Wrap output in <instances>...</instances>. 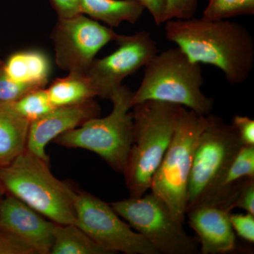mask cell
Segmentation results:
<instances>
[{"label": "cell", "mask_w": 254, "mask_h": 254, "mask_svg": "<svg viewBox=\"0 0 254 254\" xmlns=\"http://www.w3.org/2000/svg\"><path fill=\"white\" fill-rule=\"evenodd\" d=\"M164 29L165 38L192 62L218 68L230 84H242L252 75L254 38L241 23L193 17L170 20Z\"/></svg>", "instance_id": "obj_1"}, {"label": "cell", "mask_w": 254, "mask_h": 254, "mask_svg": "<svg viewBox=\"0 0 254 254\" xmlns=\"http://www.w3.org/2000/svg\"><path fill=\"white\" fill-rule=\"evenodd\" d=\"M182 108L154 100L132 107L133 143L123 173L130 196H141L150 190L173 138Z\"/></svg>", "instance_id": "obj_2"}, {"label": "cell", "mask_w": 254, "mask_h": 254, "mask_svg": "<svg viewBox=\"0 0 254 254\" xmlns=\"http://www.w3.org/2000/svg\"><path fill=\"white\" fill-rule=\"evenodd\" d=\"M203 73L178 47L158 53L144 66L141 84L133 92L131 106L149 100L185 107L199 115L211 114L213 98L202 91Z\"/></svg>", "instance_id": "obj_3"}, {"label": "cell", "mask_w": 254, "mask_h": 254, "mask_svg": "<svg viewBox=\"0 0 254 254\" xmlns=\"http://www.w3.org/2000/svg\"><path fill=\"white\" fill-rule=\"evenodd\" d=\"M0 184L13 195L56 224H76L75 189L50 171L49 163L25 149L0 167Z\"/></svg>", "instance_id": "obj_4"}, {"label": "cell", "mask_w": 254, "mask_h": 254, "mask_svg": "<svg viewBox=\"0 0 254 254\" xmlns=\"http://www.w3.org/2000/svg\"><path fill=\"white\" fill-rule=\"evenodd\" d=\"M132 93L128 87L122 85L110 98L113 107L108 116L89 119L53 141L65 148L93 152L115 171L123 174L133 143Z\"/></svg>", "instance_id": "obj_5"}, {"label": "cell", "mask_w": 254, "mask_h": 254, "mask_svg": "<svg viewBox=\"0 0 254 254\" xmlns=\"http://www.w3.org/2000/svg\"><path fill=\"white\" fill-rule=\"evenodd\" d=\"M208 121V115L182 107L172 141L150 185L152 193L163 200L181 225L186 218L187 187L195 146Z\"/></svg>", "instance_id": "obj_6"}, {"label": "cell", "mask_w": 254, "mask_h": 254, "mask_svg": "<svg viewBox=\"0 0 254 254\" xmlns=\"http://www.w3.org/2000/svg\"><path fill=\"white\" fill-rule=\"evenodd\" d=\"M208 125L195 146L189 178L186 214L190 209L210 205L242 145L232 125L210 114Z\"/></svg>", "instance_id": "obj_7"}, {"label": "cell", "mask_w": 254, "mask_h": 254, "mask_svg": "<svg viewBox=\"0 0 254 254\" xmlns=\"http://www.w3.org/2000/svg\"><path fill=\"white\" fill-rule=\"evenodd\" d=\"M117 213L158 254H195L198 242L174 218L165 203L150 192L110 203Z\"/></svg>", "instance_id": "obj_8"}, {"label": "cell", "mask_w": 254, "mask_h": 254, "mask_svg": "<svg viewBox=\"0 0 254 254\" xmlns=\"http://www.w3.org/2000/svg\"><path fill=\"white\" fill-rule=\"evenodd\" d=\"M74 208L76 225L108 254H158L111 205L98 197L75 190Z\"/></svg>", "instance_id": "obj_9"}, {"label": "cell", "mask_w": 254, "mask_h": 254, "mask_svg": "<svg viewBox=\"0 0 254 254\" xmlns=\"http://www.w3.org/2000/svg\"><path fill=\"white\" fill-rule=\"evenodd\" d=\"M118 35L83 14L58 18L51 34L55 63L63 71L86 74L98 52Z\"/></svg>", "instance_id": "obj_10"}, {"label": "cell", "mask_w": 254, "mask_h": 254, "mask_svg": "<svg viewBox=\"0 0 254 254\" xmlns=\"http://www.w3.org/2000/svg\"><path fill=\"white\" fill-rule=\"evenodd\" d=\"M118 48L105 58H95L86 73L98 97L110 99L124 80L136 73L158 53V45L148 31L118 35Z\"/></svg>", "instance_id": "obj_11"}, {"label": "cell", "mask_w": 254, "mask_h": 254, "mask_svg": "<svg viewBox=\"0 0 254 254\" xmlns=\"http://www.w3.org/2000/svg\"><path fill=\"white\" fill-rule=\"evenodd\" d=\"M0 204V230L26 247L31 254H50L55 222L13 195Z\"/></svg>", "instance_id": "obj_12"}, {"label": "cell", "mask_w": 254, "mask_h": 254, "mask_svg": "<svg viewBox=\"0 0 254 254\" xmlns=\"http://www.w3.org/2000/svg\"><path fill=\"white\" fill-rule=\"evenodd\" d=\"M100 113L99 105L93 99L80 104L55 108L30 123L26 149L49 163L46 147L50 141L79 127L86 120L99 116Z\"/></svg>", "instance_id": "obj_13"}, {"label": "cell", "mask_w": 254, "mask_h": 254, "mask_svg": "<svg viewBox=\"0 0 254 254\" xmlns=\"http://www.w3.org/2000/svg\"><path fill=\"white\" fill-rule=\"evenodd\" d=\"M231 213L214 205H200L187 212L189 225L196 233L203 254H225L236 247Z\"/></svg>", "instance_id": "obj_14"}, {"label": "cell", "mask_w": 254, "mask_h": 254, "mask_svg": "<svg viewBox=\"0 0 254 254\" xmlns=\"http://www.w3.org/2000/svg\"><path fill=\"white\" fill-rule=\"evenodd\" d=\"M8 77L34 88H45L50 76V64L46 55L38 50L18 52L3 64Z\"/></svg>", "instance_id": "obj_15"}, {"label": "cell", "mask_w": 254, "mask_h": 254, "mask_svg": "<svg viewBox=\"0 0 254 254\" xmlns=\"http://www.w3.org/2000/svg\"><path fill=\"white\" fill-rule=\"evenodd\" d=\"M81 14L110 28L124 22L134 24L143 14L145 8L138 0H78Z\"/></svg>", "instance_id": "obj_16"}, {"label": "cell", "mask_w": 254, "mask_h": 254, "mask_svg": "<svg viewBox=\"0 0 254 254\" xmlns=\"http://www.w3.org/2000/svg\"><path fill=\"white\" fill-rule=\"evenodd\" d=\"M30 123L7 103L0 102V167L11 163L26 149Z\"/></svg>", "instance_id": "obj_17"}, {"label": "cell", "mask_w": 254, "mask_h": 254, "mask_svg": "<svg viewBox=\"0 0 254 254\" xmlns=\"http://www.w3.org/2000/svg\"><path fill=\"white\" fill-rule=\"evenodd\" d=\"M46 89L55 108L80 104L98 96L89 78L83 73H68L56 78Z\"/></svg>", "instance_id": "obj_18"}, {"label": "cell", "mask_w": 254, "mask_h": 254, "mask_svg": "<svg viewBox=\"0 0 254 254\" xmlns=\"http://www.w3.org/2000/svg\"><path fill=\"white\" fill-rule=\"evenodd\" d=\"M248 177L254 178V145H242L225 174L216 196L208 205L220 207L231 213L235 185Z\"/></svg>", "instance_id": "obj_19"}, {"label": "cell", "mask_w": 254, "mask_h": 254, "mask_svg": "<svg viewBox=\"0 0 254 254\" xmlns=\"http://www.w3.org/2000/svg\"><path fill=\"white\" fill-rule=\"evenodd\" d=\"M50 254H109L76 224L55 223Z\"/></svg>", "instance_id": "obj_20"}, {"label": "cell", "mask_w": 254, "mask_h": 254, "mask_svg": "<svg viewBox=\"0 0 254 254\" xmlns=\"http://www.w3.org/2000/svg\"><path fill=\"white\" fill-rule=\"evenodd\" d=\"M11 110L30 123L42 118L54 109L46 88H37L28 92L19 99L5 102Z\"/></svg>", "instance_id": "obj_21"}, {"label": "cell", "mask_w": 254, "mask_h": 254, "mask_svg": "<svg viewBox=\"0 0 254 254\" xmlns=\"http://www.w3.org/2000/svg\"><path fill=\"white\" fill-rule=\"evenodd\" d=\"M254 14V0H209L202 17L208 20L230 19Z\"/></svg>", "instance_id": "obj_22"}, {"label": "cell", "mask_w": 254, "mask_h": 254, "mask_svg": "<svg viewBox=\"0 0 254 254\" xmlns=\"http://www.w3.org/2000/svg\"><path fill=\"white\" fill-rule=\"evenodd\" d=\"M164 21L188 19L194 17L198 8V0H164Z\"/></svg>", "instance_id": "obj_23"}, {"label": "cell", "mask_w": 254, "mask_h": 254, "mask_svg": "<svg viewBox=\"0 0 254 254\" xmlns=\"http://www.w3.org/2000/svg\"><path fill=\"white\" fill-rule=\"evenodd\" d=\"M240 208L254 215V178L241 180L234 194L232 208Z\"/></svg>", "instance_id": "obj_24"}, {"label": "cell", "mask_w": 254, "mask_h": 254, "mask_svg": "<svg viewBox=\"0 0 254 254\" xmlns=\"http://www.w3.org/2000/svg\"><path fill=\"white\" fill-rule=\"evenodd\" d=\"M35 89L37 88L11 79L5 74L2 68L0 70V102L15 101Z\"/></svg>", "instance_id": "obj_25"}, {"label": "cell", "mask_w": 254, "mask_h": 254, "mask_svg": "<svg viewBox=\"0 0 254 254\" xmlns=\"http://www.w3.org/2000/svg\"><path fill=\"white\" fill-rule=\"evenodd\" d=\"M230 222L234 231L242 239L253 244L254 242V215L252 214H230Z\"/></svg>", "instance_id": "obj_26"}, {"label": "cell", "mask_w": 254, "mask_h": 254, "mask_svg": "<svg viewBox=\"0 0 254 254\" xmlns=\"http://www.w3.org/2000/svg\"><path fill=\"white\" fill-rule=\"evenodd\" d=\"M232 125L236 130L242 145H254V121L246 116L235 115Z\"/></svg>", "instance_id": "obj_27"}, {"label": "cell", "mask_w": 254, "mask_h": 254, "mask_svg": "<svg viewBox=\"0 0 254 254\" xmlns=\"http://www.w3.org/2000/svg\"><path fill=\"white\" fill-rule=\"evenodd\" d=\"M58 18L72 17L81 14L78 0H50Z\"/></svg>", "instance_id": "obj_28"}, {"label": "cell", "mask_w": 254, "mask_h": 254, "mask_svg": "<svg viewBox=\"0 0 254 254\" xmlns=\"http://www.w3.org/2000/svg\"><path fill=\"white\" fill-rule=\"evenodd\" d=\"M145 9L149 11L155 24H163L165 1L164 0H138Z\"/></svg>", "instance_id": "obj_29"}, {"label": "cell", "mask_w": 254, "mask_h": 254, "mask_svg": "<svg viewBox=\"0 0 254 254\" xmlns=\"http://www.w3.org/2000/svg\"><path fill=\"white\" fill-rule=\"evenodd\" d=\"M5 194H6V193H5L4 189L2 188L1 184H0V204H1V200H2L3 198H4Z\"/></svg>", "instance_id": "obj_30"}, {"label": "cell", "mask_w": 254, "mask_h": 254, "mask_svg": "<svg viewBox=\"0 0 254 254\" xmlns=\"http://www.w3.org/2000/svg\"><path fill=\"white\" fill-rule=\"evenodd\" d=\"M3 64H4V63H3L0 60V70H1V68H2Z\"/></svg>", "instance_id": "obj_31"}]
</instances>
